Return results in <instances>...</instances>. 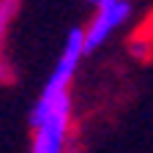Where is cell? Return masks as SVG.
<instances>
[{"label":"cell","mask_w":153,"mask_h":153,"mask_svg":"<svg viewBox=\"0 0 153 153\" xmlns=\"http://www.w3.org/2000/svg\"><path fill=\"white\" fill-rule=\"evenodd\" d=\"M85 55V41L82 30L76 27L68 33L66 44L60 49V57L52 66V74L36 99L33 112H30V126H33V142L30 153H63L66 140H68V115H71V79L76 74Z\"/></svg>","instance_id":"cell-1"},{"label":"cell","mask_w":153,"mask_h":153,"mask_svg":"<svg viewBox=\"0 0 153 153\" xmlns=\"http://www.w3.org/2000/svg\"><path fill=\"white\" fill-rule=\"evenodd\" d=\"M128 14H131L128 0H104V3L96 6L93 19L88 22V27L82 30L85 55L93 52V49H99L118 27H123V22L128 19Z\"/></svg>","instance_id":"cell-2"},{"label":"cell","mask_w":153,"mask_h":153,"mask_svg":"<svg viewBox=\"0 0 153 153\" xmlns=\"http://www.w3.org/2000/svg\"><path fill=\"white\" fill-rule=\"evenodd\" d=\"M16 11H19V0H0V82L11 76L8 60H6V38H8V30H11Z\"/></svg>","instance_id":"cell-3"},{"label":"cell","mask_w":153,"mask_h":153,"mask_svg":"<svg viewBox=\"0 0 153 153\" xmlns=\"http://www.w3.org/2000/svg\"><path fill=\"white\" fill-rule=\"evenodd\" d=\"M90 3H96V6H99V3H104V0H90Z\"/></svg>","instance_id":"cell-4"}]
</instances>
